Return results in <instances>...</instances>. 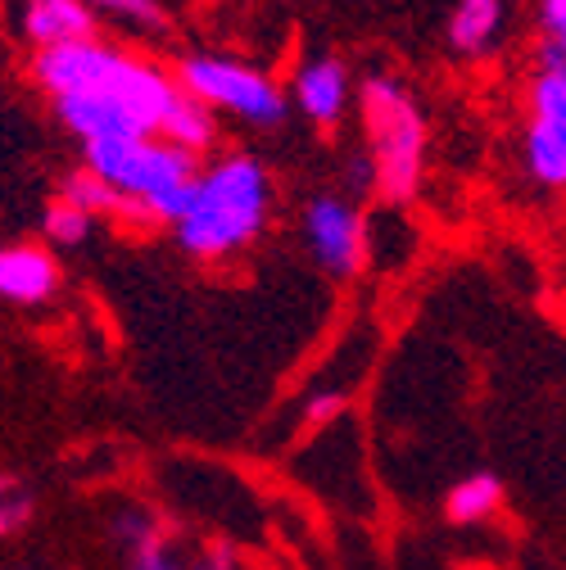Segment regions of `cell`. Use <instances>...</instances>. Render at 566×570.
<instances>
[{"label":"cell","instance_id":"cell-10","mask_svg":"<svg viewBox=\"0 0 566 570\" xmlns=\"http://www.w3.org/2000/svg\"><path fill=\"white\" fill-rule=\"evenodd\" d=\"M295 100L313 122H335L349 100V78L335 59H309L295 78Z\"/></svg>","mask_w":566,"mask_h":570},{"label":"cell","instance_id":"cell-15","mask_svg":"<svg viewBox=\"0 0 566 570\" xmlns=\"http://www.w3.org/2000/svg\"><path fill=\"white\" fill-rule=\"evenodd\" d=\"M530 109H535V122L566 131V68H544V73L535 78Z\"/></svg>","mask_w":566,"mask_h":570},{"label":"cell","instance_id":"cell-20","mask_svg":"<svg viewBox=\"0 0 566 570\" xmlns=\"http://www.w3.org/2000/svg\"><path fill=\"white\" fill-rule=\"evenodd\" d=\"M544 32L548 41L566 46V0H544Z\"/></svg>","mask_w":566,"mask_h":570},{"label":"cell","instance_id":"cell-4","mask_svg":"<svg viewBox=\"0 0 566 570\" xmlns=\"http://www.w3.org/2000/svg\"><path fill=\"white\" fill-rule=\"evenodd\" d=\"M177 82L195 100H204L208 109H227V114H236L245 122H258V127H276L281 118H286V100H281L276 82L263 78L250 63H236V59L191 55L177 68Z\"/></svg>","mask_w":566,"mask_h":570},{"label":"cell","instance_id":"cell-7","mask_svg":"<svg viewBox=\"0 0 566 570\" xmlns=\"http://www.w3.org/2000/svg\"><path fill=\"white\" fill-rule=\"evenodd\" d=\"M23 37L37 41V50L64 46V41H87L96 37V6L91 0H28Z\"/></svg>","mask_w":566,"mask_h":570},{"label":"cell","instance_id":"cell-1","mask_svg":"<svg viewBox=\"0 0 566 570\" xmlns=\"http://www.w3.org/2000/svg\"><path fill=\"white\" fill-rule=\"evenodd\" d=\"M87 168L100 173L118 195L146 204L150 223H182L199 195L195 155L173 146V140H150V136L87 140Z\"/></svg>","mask_w":566,"mask_h":570},{"label":"cell","instance_id":"cell-14","mask_svg":"<svg viewBox=\"0 0 566 570\" xmlns=\"http://www.w3.org/2000/svg\"><path fill=\"white\" fill-rule=\"evenodd\" d=\"M526 164L539 181L548 186H566V131L557 127H544V122H530V136H526Z\"/></svg>","mask_w":566,"mask_h":570},{"label":"cell","instance_id":"cell-16","mask_svg":"<svg viewBox=\"0 0 566 570\" xmlns=\"http://www.w3.org/2000/svg\"><path fill=\"white\" fill-rule=\"evenodd\" d=\"M41 232H46V240H50V245L74 249V245H82V240L91 236V213H87V208H78V204H68V199H59V204H50V208H46Z\"/></svg>","mask_w":566,"mask_h":570},{"label":"cell","instance_id":"cell-5","mask_svg":"<svg viewBox=\"0 0 566 570\" xmlns=\"http://www.w3.org/2000/svg\"><path fill=\"white\" fill-rule=\"evenodd\" d=\"M127 63V55H118L114 46L87 37V41H64V46H46L32 59V78L59 100V96H82V91H105L118 68Z\"/></svg>","mask_w":566,"mask_h":570},{"label":"cell","instance_id":"cell-9","mask_svg":"<svg viewBox=\"0 0 566 570\" xmlns=\"http://www.w3.org/2000/svg\"><path fill=\"white\" fill-rule=\"evenodd\" d=\"M55 285H59V267L46 249L10 245L0 254V295L10 304H41L55 295Z\"/></svg>","mask_w":566,"mask_h":570},{"label":"cell","instance_id":"cell-22","mask_svg":"<svg viewBox=\"0 0 566 570\" xmlns=\"http://www.w3.org/2000/svg\"><path fill=\"white\" fill-rule=\"evenodd\" d=\"M195 570H236V566H232V552L227 548H214V552H204L195 561Z\"/></svg>","mask_w":566,"mask_h":570},{"label":"cell","instance_id":"cell-11","mask_svg":"<svg viewBox=\"0 0 566 570\" xmlns=\"http://www.w3.org/2000/svg\"><path fill=\"white\" fill-rule=\"evenodd\" d=\"M499 23H504V0H458L449 14V46L462 55H480L499 37Z\"/></svg>","mask_w":566,"mask_h":570},{"label":"cell","instance_id":"cell-18","mask_svg":"<svg viewBox=\"0 0 566 570\" xmlns=\"http://www.w3.org/2000/svg\"><path fill=\"white\" fill-rule=\"evenodd\" d=\"M131 539V570H182L164 543V534H155L150 525L140 534H127Z\"/></svg>","mask_w":566,"mask_h":570},{"label":"cell","instance_id":"cell-12","mask_svg":"<svg viewBox=\"0 0 566 570\" xmlns=\"http://www.w3.org/2000/svg\"><path fill=\"white\" fill-rule=\"evenodd\" d=\"M164 136L173 140V146L191 150V155L208 150V146H214V109H208L204 100H195V96L182 87V96H177V105H173V114H168Z\"/></svg>","mask_w":566,"mask_h":570},{"label":"cell","instance_id":"cell-13","mask_svg":"<svg viewBox=\"0 0 566 570\" xmlns=\"http://www.w3.org/2000/svg\"><path fill=\"white\" fill-rule=\"evenodd\" d=\"M504 503V484L494 480V475H467L462 484L449 489V521L458 525H471V521H485L494 508Z\"/></svg>","mask_w":566,"mask_h":570},{"label":"cell","instance_id":"cell-17","mask_svg":"<svg viewBox=\"0 0 566 570\" xmlns=\"http://www.w3.org/2000/svg\"><path fill=\"white\" fill-rule=\"evenodd\" d=\"M91 6L105 10L109 19L127 23V28H140V32H159V28L168 23V14H164L159 0H91Z\"/></svg>","mask_w":566,"mask_h":570},{"label":"cell","instance_id":"cell-2","mask_svg":"<svg viewBox=\"0 0 566 570\" xmlns=\"http://www.w3.org/2000/svg\"><path fill=\"white\" fill-rule=\"evenodd\" d=\"M267 223V173L258 159H223L199 177L195 208L177 223V240L195 258H223L250 245Z\"/></svg>","mask_w":566,"mask_h":570},{"label":"cell","instance_id":"cell-3","mask_svg":"<svg viewBox=\"0 0 566 570\" xmlns=\"http://www.w3.org/2000/svg\"><path fill=\"white\" fill-rule=\"evenodd\" d=\"M363 114L372 136L377 186L390 199H408L421 181V150H427V118L417 114L412 96L390 78L363 82Z\"/></svg>","mask_w":566,"mask_h":570},{"label":"cell","instance_id":"cell-8","mask_svg":"<svg viewBox=\"0 0 566 570\" xmlns=\"http://www.w3.org/2000/svg\"><path fill=\"white\" fill-rule=\"evenodd\" d=\"M59 122L68 131H78L82 140H105V136H140L136 118L127 114L123 100L105 96V91H82V96H59L55 100Z\"/></svg>","mask_w":566,"mask_h":570},{"label":"cell","instance_id":"cell-19","mask_svg":"<svg viewBox=\"0 0 566 570\" xmlns=\"http://www.w3.org/2000/svg\"><path fill=\"white\" fill-rule=\"evenodd\" d=\"M32 517V498L14 484V480H6V498H0V530L6 534H14L23 521Z\"/></svg>","mask_w":566,"mask_h":570},{"label":"cell","instance_id":"cell-21","mask_svg":"<svg viewBox=\"0 0 566 570\" xmlns=\"http://www.w3.org/2000/svg\"><path fill=\"white\" fill-rule=\"evenodd\" d=\"M340 407H344V399H340V394H318V399L309 403V425H322V421H331Z\"/></svg>","mask_w":566,"mask_h":570},{"label":"cell","instance_id":"cell-6","mask_svg":"<svg viewBox=\"0 0 566 570\" xmlns=\"http://www.w3.org/2000/svg\"><path fill=\"white\" fill-rule=\"evenodd\" d=\"M304 240L313 249V258L335 272V276H349L363 267V218L359 208L335 199V195H322L304 208Z\"/></svg>","mask_w":566,"mask_h":570}]
</instances>
